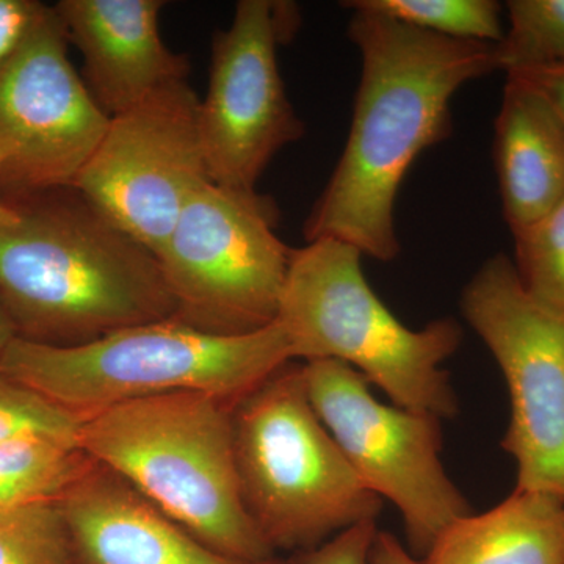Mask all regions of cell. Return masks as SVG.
Here are the masks:
<instances>
[{
	"mask_svg": "<svg viewBox=\"0 0 564 564\" xmlns=\"http://www.w3.org/2000/svg\"><path fill=\"white\" fill-rule=\"evenodd\" d=\"M348 9L361 79L347 143L304 237L340 240L389 262L400 254L393 210L404 176L423 151L452 135L456 91L499 69L497 44L445 39L375 11Z\"/></svg>",
	"mask_w": 564,
	"mask_h": 564,
	"instance_id": "6da1fadb",
	"label": "cell"
},
{
	"mask_svg": "<svg viewBox=\"0 0 564 564\" xmlns=\"http://www.w3.org/2000/svg\"><path fill=\"white\" fill-rule=\"evenodd\" d=\"M2 202L18 220L0 226V303L20 339L77 347L174 318L158 256L76 188Z\"/></svg>",
	"mask_w": 564,
	"mask_h": 564,
	"instance_id": "7a4b0ae2",
	"label": "cell"
},
{
	"mask_svg": "<svg viewBox=\"0 0 564 564\" xmlns=\"http://www.w3.org/2000/svg\"><path fill=\"white\" fill-rule=\"evenodd\" d=\"M232 408L196 392L132 400L84 417L79 445L212 551L267 562L273 549L240 491Z\"/></svg>",
	"mask_w": 564,
	"mask_h": 564,
	"instance_id": "3957f363",
	"label": "cell"
},
{
	"mask_svg": "<svg viewBox=\"0 0 564 564\" xmlns=\"http://www.w3.org/2000/svg\"><path fill=\"white\" fill-rule=\"evenodd\" d=\"M292 361L280 322L243 336H215L166 318L77 347L17 337L0 359V373L84 419L176 392L207 393L236 406Z\"/></svg>",
	"mask_w": 564,
	"mask_h": 564,
	"instance_id": "277c9868",
	"label": "cell"
},
{
	"mask_svg": "<svg viewBox=\"0 0 564 564\" xmlns=\"http://www.w3.org/2000/svg\"><path fill=\"white\" fill-rule=\"evenodd\" d=\"M361 258L334 239L293 250L276 321L293 361L347 364L395 406L455 417L458 397L443 366L463 343L462 325L437 318L408 328L370 288Z\"/></svg>",
	"mask_w": 564,
	"mask_h": 564,
	"instance_id": "5b68a950",
	"label": "cell"
},
{
	"mask_svg": "<svg viewBox=\"0 0 564 564\" xmlns=\"http://www.w3.org/2000/svg\"><path fill=\"white\" fill-rule=\"evenodd\" d=\"M232 433L245 507L273 552L314 551L383 510L315 413L303 364H285L243 397Z\"/></svg>",
	"mask_w": 564,
	"mask_h": 564,
	"instance_id": "8992f818",
	"label": "cell"
},
{
	"mask_svg": "<svg viewBox=\"0 0 564 564\" xmlns=\"http://www.w3.org/2000/svg\"><path fill=\"white\" fill-rule=\"evenodd\" d=\"M278 221L272 196L202 185L158 254L174 318L215 336L273 325L295 250Z\"/></svg>",
	"mask_w": 564,
	"mask_h": 564,
	"instance_id": "52a82bcc",
	"label": "cell"
},
{
	"mask_svg": "<svg viewBox=\"0 0 564 564\" xmlns=\"http://www.w3.org/2000/svg\"><path fill=\"white\" fill-rule=\"evenodd\" d=\"M303 377L315 413L351 469L399 510L408 551L422 560L448 525L473 513L441 459L443 419L381 403L344 362H303Z\"/></svg>",
	"mask_w": 564,
	"mask_h": 564,
	"instance_id": "ba28073f",
	"label": "cell"
},
{
	"mask_svg": "<svg viewBox=\"0 0 564 564\" xmlns=\"http://www.w3.org/2000/svg\"><path fill=\"white\" fill-rule=\"evenodd\" d=\"M462 313L492 352L510 392L502 448L518 467L516 491L564 500V313L525 291L497 254L467 282Z\"/></svg>",
	"mask_w": 564,
	"mask_h": 564,
	"instance_id": "9c48e42d",
	"label": "cell"
},
{
	"mask_svg": "<svg viewBox=\"0 0 564 564\" xmlns=\"http://www.w3.org/2000/svg\"><path fill=\"white\" fill-rule=\"evenodd\" d=\"M300 21L293 2L240 0L231 25L215 33L209 85L198 111L214 184L254 192L274 155L306 132L278 63V50L295 36Z\"/></svg>",
	"mask_w": 564,
	"mask_h": 564,
	"instance_id": "30bf717a",
	"label": "cell"
},
{
	"mask_svg": "<svg viewBox=\"0 0 564 564\" xmlns=\"http://www.w3.org/2000/svg\"><path fill=\"white\" fill-rule=\"evenodd\" d=\"M199 101L188 80L176 82L110 117L73 184L155 256L192 196L209 182Z\"/></svg>",
	"mask_w": 564,
	"mask_h": 564,
	"instance_id": "8fae6325",
	"label": "cell"
},
{
	"mask_svg": "<svg viewBox=\"0 0 564 564\" xmlns=\"http://www.w3.org/2000/svg\"><path fill=\"white\" fill-rule=\"evenodd\" d=\"M68 35L43 6L13 57L0 69V199L73 187L110 117L68 58Z\"/></svg>",
	"mask_w": 564,
	"mask_h": 564,
	"instance_id": "7c38bea8",
	"label": "cell"
},
{
	"mask_svg": "<svg viewBox=\"0 0 564 564\" xmlns=\"http://www.w3.org/2000/svg\"><path fill=\"white\" fill-rule=\"evenodd\" d=\"M162 0H62L54 7L84 58V82L109 117L166 85L188 80L191 61L162 40Z\"/></svg>",
	"mask_w": 564,
	"mask_h": 564,
	"instance_id": "4fadbf2b",
	"label": "cell"
},
{
	"mask_svg": "<svg viewBox=\"0 0 564 564\" xmlns=\"http://www.w3.org/2000/svg\"><path fill=\"white\" fill-rule=\"evenodd\" d=\"M58 505L77 564H284L217 554L96 462Z\"/></svg>",
	"mask_w": 564,
	"mask_h": 564,
	"instance_id": "5bb4252c",
	"label": "cell"
},
{
	"mask_svg": "<svg viewBox=\"0 0 564 564\" xmlns=\"http://www.w3.org/2000/svg\"><path fill=\"white\" fill-rule=\"evenodd\" d=\"M494 161L511 234L529 228L564 198L563 122L544 93L518 74H507Z\"/></svg>",
	"mask_w": 564,
	"mask_h": 564,
	"instance_id": "9a60e30c",
	"label": "cell"
},
{
	"mask_svg": "<svg viewBox=\"0 0 564 564\" xmlns=\"http://www.w3.org/2000/svg\"><path fill=\"white\" fill-rule=\"evenodd\" d=\"M422 564H564V500L513 491L502 503L469 513L440 534Z\"/></svg>",
	"mask_w": 564,
	"mask_h": 564,
	"instance_id": "2e32d148",
	"label": "cell"
},
{
	"mask_svg": "<svg viewBox=\"0 0 564 564\" xmlns=\"http://www.w3.org/2000/svg\"><path fill=\"white\" fill-rule=\"evenodd\" d=\"M73 441L22 436L0 443V508L58 502L91 466Z\"/></svg>",
	"mask_w": 564,
	"mask_h": 564,
	"instance_id": "e0dca14e",
	"label": "cell"
},
{
	"mask_svg": "<svg viewBox=\"0 0 564 564\" xmlns=\"http://www.w3.org/2000/svg\"><path fill=\"white\" fill-rule=\"evenodd\" d=\"M345 6L375 11L445 39L499 44L505 35L502 7L494 0H352Z\"/></svg>",
	"mask_w": 564,
	"mask_h": 564,
	"instance_id": "ac0fdd59",
	"label": "cell"
},
{
	"mask_svg": "<svg viewBox=\"0 0 564 564\" xmlns=\"http://www.w3.org/2000/svg\"><path fill=\"white\" fill-rule=\"evenodd\" d=\"M508 31L497 44L507 74L564 66V0H510Z\"/></svg>",
	"mask_w": 564,
	"mask_h": 564,
	"instance_id": "d6986e66",
	"label": "cell"
},
{
	"mask_svg": "<svg viewBox=\"0 0 564 564\" xmlns=\"http://www.w3.org/2000/svg\"><path fill=\"white\" fill-rule=\"evenodd\" d=\"M0 564H77L58 502L0 508Z\"/></svg>",
	"mask_w": 564,
	"mask_h": 564,
	"instance_id": "ffe728a7",
	"label": "cell"
},
{
	"mask_svg": "<svg viewBox=\"0 0 564 564\" xmlns=\"http://www.w3.org/2000/svg\"><path fill=\"white\" fill-rule=\"evenodd\" d=\"M516 273L530 295L564 313V198L529 228L513 234Z\"/></svg>",
	"mask_w": 564,
	"mask_h": 564,
	"instance_id": "44dd1931",
	"label": "cell"
},
{
	"mask_svg": "<svg viewBox=\"0 0 564 564\" xmlns=\"http://www.w3.org/2000/svg\"><path fill=\"white\" fill-rule=\"evenodd\" d=\"M80 415L0 373V443L22 436H51L79 444Z\"/></svg>",
	"mask_w": 564,
	"mask_h": 564,
	"instance_id": "7402d4cb",
	"label": "cell"
},
{
	"mask_svg": "<svg viewBox=\"0 0 564 564\" xmlns=\"http://www.w3.org/2000/svg\"><path fill=\"white\" fill-rule=\"evenodd\" d=\"M378 532L377 521L350 527L306 552L302 564H375L373 545Z\"/></svg>",
	"mask_w": 564,
	"mask_h": 564,
	"instance_id": "603a6c76",
	"label": "cell"
},
{
	"mask_svg": "<svg viewBox=\"0 0 564 564\" xmlns=\"http://www.w3.org/2000/svg\"><path fill=\"white\" fill-rule=\"evenodd\" d=\"M43 9L35 0H0V69L13 57Z\"/></svg>",
	"mask_w": 564,
	"mask_h": 564,
	"instance_id": "cb8c5ba5",
	"label": "cell"
},
{
	"mask_svg": "<svg viewBox=\"0 0 564 564\" xmlns=\"http://www.w3.org/2000/svg\"><path fill=\"white\" fill-rule=\"evenodd\" d=\"M518 76L536 85L544 93L545 98L551 101L560 120L564 126V66L562 68L534 70V73H518Z\"/></svg>",
	"mask_w": 564,
	"mask_h": 564,
	"instance_id": "d4e9b609",
	"label": "cell"
},
{
	"mask_svg": "<svg viewBox=\"0 0 564 564\" xmlns=\"http://www.w3.org/2000/svg\"><path fill=\"white\" fill-rule=\"evenodd\" d=\"M375 564H422L392 533L378 532L373 545Z\"/></svg>",
	"mask_w": 564,
	"mask_h": 564,
	"instance_id": "484cf974",
	"label": "cell"
},
{
	"mask_svg": "<svg viewBox=\"0 0 564 564\" xmlns=\"http://www.w3.org/2000/svg\"><path fill=\"white\" fill-rule=\"evenodd\" d=\"M17 329H14L13 322H11L10 315L7 314L6 307L0 303V359H2L3 352H6L9 345L17 339Z\"/></svg>",
	"mask_w": 564,
	"mask_h": 564,
	"instance_id": "4316f807",
	"label": "cell"
},
{
	"mask_svg": "<svg viewBox=\"0 0 564 564\" xmlns=\"http://www.w3.org/2000/svg\"><path fill=\"white\" fill-rule=\"evenodd\" d=\"M7 158H9V154H7L6 148L0 144V170H2V166L6 165ZM17 220V210H14L10 204H7L0 199V226L13 225V223Z\"/></svg>",
	"mask_w": 564,
	"mask_h": 564,
	"instance_id": "83f0119b",
	"label": "cell"
}]
</instances>
